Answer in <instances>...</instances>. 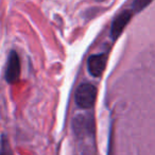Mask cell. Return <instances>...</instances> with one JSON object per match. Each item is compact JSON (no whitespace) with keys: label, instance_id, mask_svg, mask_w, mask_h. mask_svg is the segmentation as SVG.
Instances as JSON below:
<instances>
[{"label":"cell","instance_id":"1","mask_svg":"<svg viewBox=\"0 0 155 155\" xmlns=\"http://www.w3.org/2000/svg\"><path fill=\"white\" fill-rule=\"evenodd\" d=\"M97 89L94 85L83 83L75 91V102L82 108H91L95 104Z\"/></svg>","mask_w":155,"mask_h":155},{"label":"cell","instance_id":"2","mask_svg":"<svg viewBox=\"0 0 155 155\" xmlns=\"http://www.w3.org/2000/svg\"><path fill=\"white\" fill-rule=\"evenodd\" d=\"M20 74V63L18 55L15 51H12L9 56L8 67L5 70V79L9 83H15L19 79Z\"/></svg>","mask_w":155,"mask_h":155},{"label":"cell","instance_id":"3","mask_svg":"<svg viewBox=\"0 0 155 155\" xmlns=\"http://www.w3.org/2000/svg\"><path fill=\"white\" fill-rule=\"evenodd\" d=\"M106 65V55L105 54H95L89 56L87 66L88 71L94 77H99L104 71Z\"/></svg>","mask_w":155,"mask_h":155},{"label":"cell","instance_id":"4","mask_svg":"<svg viewBox=\"0 0 155 155\" xmlns=\"http://www.w3.org/2000/svg\"><path fill=\"white\" fill-rule=\"evenodd\" d=\"M132 17V12L131 11H124L121 14H119L116 18L114 19L112 24V36L114 39H117L118 36L121 34L123 29L127 25Z\"/></svg>","mask_w":155,"mask_h":155},{"label":"cell","instance_id":"5","mask_svg":"<svg viewBox=\"0 0 155 155\" xmlns=\"http://www.w3.org/2000/svg\"><path fill=\"white\" fill-rule=\"evenodd\" d=\"M73 129L77 133H85L93 130V120L87 117H77L73 121Z\"/></svg>","mask_w":155,"mask_h":155},{"label":"cell","instance_id":"6","mask_svg":"<svg viewBox=\"0 0 155 155\" xmlns=\"http://www.w3.org/2000/svg\"><path fill=\"white\" fill-rule=\"evenodd\" d=\"M0 155H13L12 149L10 147V143L8 141L7 137L3 136L1 139V148H0Z\"/></svg>","mask_w":155,"mask_h":155},{"label":"cell","instance_id":"7","mask_svg":"<svg viewBox=\"0 0 155 155\" xmlns=\"http://www.w3.org/2000/svg\"><path fill=\"white\" fill-rule=\"evenodd\" d=\"M152 0H135L133 2V9L135 11H141L143 8H146Z\"/></svg>","mask_w":155,"mask_h":155}]
</instances>
